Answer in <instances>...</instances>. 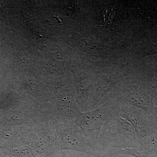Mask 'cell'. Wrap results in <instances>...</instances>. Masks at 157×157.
<instances>
[{
    "label": "cell",
    "instance_id": "obj_1",
    "mask_svg": "<svg viewBox=\"0 0 157 157\" xmlns=\"http://www.w3.org/2000/svg\"><path fill=\"white\" fill-rule=\"evenodd\" d=\"M97 145L116 151L139 146L134 128L121 114L118 107L109 113L102 127Z\"/></svg>",
    "mask_w": 157,
    "mask_h": 157
},
{
    "label": "cell",
    "instance_id": "obj_2",
    "mask_svg": "<svg viewBox=\"0 0 157 157\" xmlns=\"http://www.w3.org/2000/svg\"><path fill=\"white\" fill-rule=\"evenodd\" d=\"M156 93L136 81L124 82L114 91L112 99L153 114L157 109L153 103Z\"/></svg>",
    "mask_w": 157,
    "mask_h": 157
},
{
    "label": "cell",
    "instance_id": "obj_3",
    "mask_svg": "<svg viewBox=\"0 0 157 157\" xmlns=\"http://www.w3.org/2000/svg\"><path fill=\"white\" fill-rule=\"evenodd\" d=\"M60 148L100 157L108 151L96 145L83 135L82 130L73 122L59 124Z\"/></svg>",
    "mask_w": 157,
    "mask_h": 157
},
{
    "label": "cell",
    "instance_id": "obj_4",
    "mask_svg": "<svg viewBox=\"0 0 157 157\" xmlns=\"http://www.w3.org/2000/svg\"><path fill=\"white\" fill-rule=\"evenodd\" d=\"M118 101L110 99L93 110L80 112L74 123L82 130L88 140L97 145L102 127L108 115L118 107Z\"/></svg>",
    "mask_w": 157,
    "mask_h": 157
},
{
    "label": "cell",
    "instance_id": "obj_5",
    "mask_svg": "<svg viewBox=\"0 0 157 157\" xmlns=\"http://www.w3.org/2000/svg\"><path fill=\"white\" fill-rule=\"evenodd\" d=\"M118 109L134 128L139 144H156L154 143L153 130L147 119L148 113L137 107L120 103H119Z\"/></svg>",
    "mask_w": 157,
    "mask_h": 157
},
{
    "label": "cell",
    "instance_id": "obj_6",
    "mask_svg": "<svg viewBox=\"0 0 157 157\" xmlns=\"http://www.w3.org/2000/svg\"><path fill=\"white\" fill-rule=\"evenodd\" d=\"M117 151L134 157H157V145L139 144L135 148L124 149Z\"/></svg>",
    "mask_w": 157,
    "mask_h": 157
},
{
    "label": "cell",
    "instance_id": "obj_7",
    "mask_svg": "<svg viewBox=\"0 0 157 157\" xmlns=\"http://www.w3.org/2000/svg\"><path fill=\"white\" fill-rule=\"evenodd\" d=\"M100 157H134L124 154H121L116 151H108Z\"/></svg>",
    "mask_w": 157,
    "mask_h": 157
},
{
    "label": "cell",
    "instance_id": "obj_8",
    "mask_svg": "<svg viewBox=\"0 0 157 157\" xmlns=\"http://www.w3.org/2000/svg\"><path fill=\"white\" fill-rule=\"evenodd\" d=\"M60 157H96L90 155L86 154L80 153V154L75 153H70V154L66 155L61 156Z\"/></svg>",
    "mask_w": 157,
    "mask_h": 157
}]
</instances>
